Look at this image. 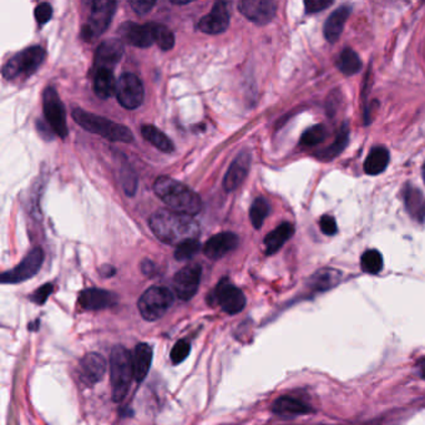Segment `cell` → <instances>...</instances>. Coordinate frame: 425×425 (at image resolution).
<instances>
[{
  "label": "cell",
  "mask_w": 425,
  "mask_h": 425,
  "mask_svg": "<svg viewBox=\"0 0 425 425\" xmlns=\"http://www.w3.org/2000/svg\"><path fill=\"white\" fill-rule=\"evenodd\" d=\"M100 272H102L104 277H112L115 274V269L112 267V266H109V264H105V266H102Z\"/></svg>",
  "instance_id": "cell-45"
},
{
  "label": "cell",
  "mask_w": 425,
  "mask_h": 425,
  "mask_svg": "<svg viewBox=\"0 0 425 425\" xmlns=\"http://www.w3.org/2000/svg\"><path fill=\"white\" fill-rule=\"evenodd\" d=\"M152 232L166 244H181L188 240H198V223L193 216L176 212L173 210H158L149 221Z\"/></svg>",
  "instance_id": "cell-1"
},
{
  "label": "cell",
  "mask_w": 425,
  "mask_h": 425,
  "mask_svg": "<svg viewBox=\"0 0 425 425\" xmlns=\"http://www.w3.org/2000/svg\"><path fill=\"white\" fill-rule=\"evenodd\" d=\"M348 142H350V127L345 122L340 127L333 144H330L328 147H326L324 150L318 152L316 156L318 157L321 161L334 160L335 157H338L342 152L345 151V147L348 146Z\"/></svg>",
  "instance_id": "cell-27"
},
{
  "label": "cell",
  "mask_w": 425,
  "mask_h": 425,
  "mask_svg": "<svg viewBox=\"0 0 425 425\" xmlns=\"http://www.w3.org/2000/svg\"><path fill=\"white\" fill-rule=\"evenodd\" d=\"M340 279H342V274L337 269H319L318 272H316L312 276V279L309 281V286L314 292H323L335 287L340 282Z\"/></svg>",
  "instance_id": "cell-28"
},
{
  "label": "cell",
  "mask_w": 425,
  "mask_h": 425,
  "mask_svg": "<svg viewBox=\"0 0 425 425\" xmlns=\"http://www.w3.org/2000/svg\"><path fill=\"white\" fill-rule=\"evenodd\" d=\"M122 188H125V193L127 195H134L136 191L137 188V180L135 173H132L131 167H122Z\"/></svg>",
  "instance_id": "cell-38"
},
{
  "label": "cell",
  "mask_w": 425,
  "mask_h": 425,
  "mask_svg": "<svg viewBox=\"0 0 425 425\" xmlns=\"http://www.w3.org/2000/svg\"><path fill=\"white\" fill-rule=\"evenodd\" d=\"M53 289H54L53 284H45L31 294V299L34 303L41 304H41L45 303L46 299L49 298V296L53 294Z\"/></svg>",
  "instance_id": "cell-40"
},
{
  "label": "cell",
  "mask_w": 425,
  "mask_h": 425,
  "mask_svg": "<svg viewBox=\"0 0 425 425\" xmlns=\"http://www.w3.org/2000/svg\"><path fill=\"white\" fill-rule=\"evenodd\" d=\"M154 191L168 208L176 212L193 216L203 208V201L198 193L168 176H160L154 183Z\"/></svg>",
  "instance_id": "cell-2"
},
{
  "label": "cell",
  "mask_w": 425,
  "mask_h": 425,
  "mask_svg": "<svg viewBox=\"0 0 425 425\" xmlns=\"http://www.w3.org/2000/svg\"><path fill=\"white\" fill-rule=\"evenodd\" d=\"M115 303L117 297L105 289H85L79 296V306L85 311H102Z\"/></svg>",
  "instance_id": "cell-20"
},
{
  "label": "cell",
  "mask_w": 425,
  "mask_h": 425,
  "mask_svg": "<svg viewBox=\"0 0 425 425\" xmlns=\"http://www.w3.org/2000/svg\"><path fill=\"white\" fill-rule=\"evenodd\" d=\"M119 34L122 41L136 48H150L155 43L152 24H137L132 21H125L119 28Z\"/></svg>",
  "instance_id": "cell-15"
},
{
  "label": "cell",
  "mask_w": 425,
  "mask_h": 425,
  "mask_svg": "<svg viewBox=\"0 0 425 425\" xmlns=\"http://www.w3.org/2000/svg\"><path fill=\"white\" fill-rule=\"evenodd\" d=\"M117 81H115L112 70L110 69H99L95 74L94 90L102 99H109L117 94Z\"/></svg>",
  "instance_id": "cell-29"
},
{
  "label": "cell",
  "mask_w": 425,
  "mask_h": 425,
  "mask_svg": "<svg viewBox=\"0 0 425 425\" xmlns=\"http://www.w3.org/2000/svg\"><path fill=\"white\" fill-rule=\"evenodd\" d=\"M44 262V251L41 248H34L28 253L26 259L16 266V269L6 271L1 274V284H16L24 282L34 277Z\"/></svg>",
  "instance_id": "cell-10"
},
{
  "label": "cell",
  "mask_w": 425,
  "mask_h": 425,
  "mask_svg": "<svg viewBox=\"0 0 425 425\" xmlns=\"http://www.w3.org/2000/svg\"><path fill=\"white\" fill-rule=\"evenodd\" d=\"M190 352H191V345L188 343V340L180 339L178 342H176V345H173V350H171V360H173V365L183 363V360L188 358Z\"/></svg>",
  "instance_id": "cell-37"
},
{
  "label": "cell",
  "mask_w": 425,
  "mask_h": 425,
  "mask_svg": "<svg viewBox=\"0 0 425 425\" xmlns=\"http://www.w3.org/2000/svg\"><path fill=\"white\" fill-rule=\"evenodd\" d=\"M389 151L384 146H375L370 150L365 161V173L370 176H375L384 173L389 163Z\"/></svg>",
  "instance_id": "cell-26"
},
{
  "label": "cell",
  "mask_w": 425,
  "mask_h": 425,
  "mask_svg": "<svg viewBox=\"0 0 425 425\" xmlns=\"http://www.w3.org/2000/svg\"><path fill=\"white\" fill-rule=\"evenodd\" d=\"M211 298L216 301L223 312L228 314L240 313L246 306V297L242 291L233 286L228 279H221L218 282L211 294Z\"/></svg>",
  "instance_id": "cell-9"
},
{
  "label": "cell",
  "mask_w": 425,
  "mask_h": 425,
  "mask_svg": "<svg viewBox=\"0 0 425 425\" xmlns=\"http://www.w3.org/2000/svg\"><path fill=\"white\" fill-rule=\"evenodd\" d=\"M228 26H230V13H228L227 3L217 1L215 3L210 14L200 19L198 28L203 33L215 36L223 33L227 29Z\"/></svg>",
  "instance_id": "cell-16"
},
{
  "label": "cell",
  "mask_w": 425,
  "mask_h": 425,
  "mask_svg": "<svg viewBox=\"0 0 425 425\" xmlns=\"http://www.w3.org/2000/svg\"><path fill=\"white\" fill-rule=\"evenodd\" d=\"M173 303V294L166 287H151L146 289L139 299V311L142 318L149 322L161 318Z\"/></svg>",
  "instance_id": "cell-6"
},
{
  "label": "cell",
  "mask_w": 425,
  "mask_h": 425,
  "mask_svg": "<svg viewBox=\"0 0 425 425\" xmlns=\"http://www.w3.org/2000/svg\"><path fill=\"white\" fill-rule=\"evenodd\" d=\"M141 134L146 141L150 142L152 146L156 147L160 151L167 152V154L173 151L175 147H173V141L157 127H152V125H144L141 127Z\"/></svg>",
  "instance_id": "cell-31"
},
{
  "label": "cell",
  "mask_w": 425,
  "mask_h": 425,
  "mask_svg": "<svg viewBox=\"0 0 425 425\" xmlns=\"http://www.w3.org/2000/svg\"><path fill=\"white\" fill-rule=\"evenodd\" d=\"M352 13V6H342L337 8L335 11L328 16V19L324 24L323 31L326 39L329 43L338 41L342 33L345 31V26Z\"/></svg>",
  "instance_id": "cell-21"
},
{
  "label": "cell",
  "mask_w": 425,
  "mask_h": 425,
  "mask_svg": "<svg viewBox=\"0 0 425 425\" xmlns=\"http://www.w3.org/2000/svg\"><path fill=\"white\" fill-rule=\"evenodd\" d=\"M272 411L277 415L294 416V415L308 414L311 411H313V409L309 407V404L304 403L303 400L284 395L274 402Z\"/></svg>",
  "instance_id": "cell-23"
},
{
  "label": "cell",
  "mask_w": 425,
  "mask_h": 425,
  "mask_svg": "<svg viewBox=\"0 0 425 425\" xmlns=\"http://www.w3.org/2000/svg\"><path fill=\"white\" fill-rule=\"evenodd\" d=\"M201 281V267L198 264H190L180 269L173 277V289L178 298L188 301L198 292Z\"/></svg>",
  "instance_id": "cell-12"
},
{
  "label": "cell",
  "mask_w": 425,
  "mask_h": 425,
  "mask_svg": "<svg viewBox=\"0 0 425 425\" xmlns=\"http://www.w3.org/2000/svg\"><path fill=\"white\" fill-rule=\"evenodd\" d=\"M333 6L332 0H307L304 3L306 6V13L307 14H314V13H319V11L327 9L329 6Z\"/></svg>",
  "instance_id": "cell-41"
},
{
  "label": "cell",
  "mask_w": 425,
  "mask_h": 425,
  "mask_svg": "<svg viewBox=\"0 0 425 425\" xmlns=\"http://www.w3.org/2000/svg\"><path fill=\"white\" fill-rule=\"evenodd\" d=\"M72 119L87 131L100 135L110 141L132 142L134 140V135L129 127L92 112H87L82 109H75L72 112Z\"/></svg>",
  "instance_id": "cell-3"
},
{
  "label": "cell",
  "mask_w": 425,
  "mask_h": 425,
  "mask_svg": "<svg viewBox=\"0 0 425 425\" xmlns=\"http://www.w3.org/2000/svg\"><path fill=\"white\" fill-rule=\"evenodd\" d=\"M122 54H124V45L122 41L117 39L102 41L95 54V70L99 69L112 70L122 59Z\"/></svg>",
  "instance_id": "cell-19"
},
{
  "label": "cell",
  "mask_w": 425,
  "mask_h": 425,
  "mask_svg": "<svg viewBox=\"0 0 425 425\" xmlns=\"http://www.w3.org/2000/svg\"><path fill=\"white\" fill-rule=\"evenodd\" d=\"M403 193H404L405 210L409 213L410 217L418 222H425L424 193H421L419 188L411 185H407Z\"/></svg>",
  "instance_id": "cell-22"
},
{
  "label": "cell",
  "mask_w": 425,
  "mask_h": 425,
  "mask_svg": "<svg viewBox=\"0 0 425 425\" xmlns=\"http://www.w3.org/2000/svg\"><path fill=\"white\" fill-rule=\"evenodd\" d=\"M152 363L151 345L147 343H140L135 347L132 353V365H134V375L136 382H142L146 378Z\"/></svg>",
  "instance_id": "cell-24"
},
{
  "label": "cell",
  "mask_w": 425,
  "mask_h": 425,
  "mask_svg": "<svg viewBox=\"0 0 425 425\" xmlns=\"http://www.w3.org/2000/svg\"><path fill=\"white\" fill-rule=\"evenodd\" d=\"M117 6V1H109V0L92 1L89 21L87 24L82 26V31H81L82 39L94 41L104 34L112 23Z\"/></svg>",
  "instance_id": "cell-7"
},
{
  "label": "cell",
  "mask_w": 425,
  "mask_h": 425,
  "mask_svg": "<svg viewBox=\"0 0 425 425\" xmlns=\"http://www.w3.org/2000/svg\"><path fill=\"white\" fill-rule=\"evenodd\" d=\"M107 360L99 353H89L80 360L79 377L81 383L92 387L104 378L107 373Z\"/></svg>",
  "instance_id": "cell-14"
},
{
  "label": "cell",
  "mask_w": 425,
  "mask_h": 425,
  "mask_svg": "<svg viewBox=\"0 0 425 425\" xmlns=\"http://www.w3.org/2000/svg\"><path fill=\"white\" fill-rule=\"evenodd\" d=\"M34 16H36V21L39 24H46L53 16V8H51L49 3H41V4L36 6Z\"/></svg>",
  "instance_id": "cell-39"
},
{
  "label": "cell",
  "mask_w": 425,
  "mask_h": 425,
  "mask_svg": "<svg viewBox=\"0 0 425 425\" xmlns=\"http://www.w3.org/2000/svg\"><path fill=\"white\" fill-rule=\"evenodd\" d=\"M249 165H251V155L246 151L241 152L233 160L223 180V188L227 193H232L242 185L244 178H247Z\"/></svg>",
  "instance_id": "cell-17"
},
{
  "label": "cell",
  "mask_w": 425,
  "mask_h": 425,
  "mask_svg": "<svg viewBox=\"0 0 425 425\" xmlns=\"http://www.w3.org/2000/svg\"><path fill=\"white\" fill-rule=\"evenodd\" d=\"M238 9L248 21L266 26L276 16L277 4L271 0H242L238 3Z\"/></svg>",
  "instance_id": "cell-13"
},
{
  "label": "cell",
  "mask_w": 425,
  "mask_h": 425,
  "mask_svg": "<svg viewBox=\"0 0 425 425\" xmlns=\"http://www.w3.org/2000/svg\"><path fill=\"white\" fill-rule=\"evenodd\" d=\"M171 3L173 6H186V4H188V1H173V0Z\"/></svg>",
  "instance_id": "cell-47"
},
{
  "label": "cell",
  "mask_w": 425,
  "mask_h": 425,
  "mask_svg": "<svg viewBox=\"0 0 425 425\" xmlns=\"http://www.w3.org/2000/svg\"><path fill=\"white\" fill-rule=\"evenodd\" d=\"M418 367H419L420 375H421V377H423V378L425 380V360H420L419 365H418Z\"/></svg>",
  "instance_id": "cell-46"
},
{
  "label": "cell",
  "mask_w": 425,
  "mask_h": 425,
  "mask_svg": "<svg viewBox=\"0 0 425 425\" xmlns=\"http://www.w3.org/2000/svg\"><path fill=\"white\" fill-rule=\"evenodd\" d=\"M423 178H424V181H425V163H424V166H423Z\"/></svg>",
  "instance_id": "cell-48"
},
{
  "label": "cell",
  "mask_w": 425,
  "mask_h": 425,
  "mask_svg": "<svg viewBox=\"0 0 425 425\" xmlns=\"http://www.w3.org/2000/svg\"><path fill=\"white\" fill-rule=\"evenodd\" d=\"M319 227H321V231H322L324 235H327V236H334V235L337 233V231H338L335 220H334V217H332V216H329V215H326V216L321 218V221H319Z\"/></svg>",
  "instance_id": "cell-42"
},
{
  "label": "cell",
  "mask_w": 425,
  "mask_h": 425,
  "mask_svg": "<svg viewBox=\"0 0 425 425\" xmlns=\"http://www.w3.org/2000/svg\"><path fill=\"white\" fill-rule=\"evenodd\" d=\"M154 39L161 50H171L175 45V36L167 26L157 23H151Z\"/></svg>",
  "instance_id": "cell-34"
},
{
  "label": "cell",
  "mask_w": 425,
  "mask_h": 425,
  "mask_svg": "<svg viewBox=\"0 0 425 425\" xmlns=\"http://www.w3.org/2000/svg\"><path fill=\"white\" fill-rule=\"evenodd\" d=\"M271 208L267 200L264 198H256L253 201L251 210H249V218L252 222L253 227L256 230H259L264 225V220L269 216Z\"/></svg>",
  "instance_id": "cell-33"
},
{
  "label": "cell",
  "mask_w": 425,
  "mask_h": 425,
  "mask_svg": "<svg viewBox=\"0 0 425 425\" xmlns=\"http://www.w3.org/2000/svg\"><path fill=\"white\" fill-rule=\"evenodd\" d=\"M156 6V1H147V0H131L130 6L139 16H146L151 11L152 8Z\"/></svg>",
  "instance_id": "cell-43"
},
{
  "label": "cell",
  "mask_w": 425,
  "mask_h": 425,
  "mask_svg": "<svg viewBox=\"0 0 425 425\" xmlns=\"http://www.w3.org/2000/svg\"><path fill=\"white\" fill-rule=\"evenodd\" d=\"M45 59V51L41 46H31L26 50L6 61L3 66V76L8 80H13L21 76H31L41 68Z\"/></svg>",
  "instance_id": "cell-5"
},
{
  "label": "cell",
  "mask_w": 425,
  "mask_h": 425,
  "mask_svg": "<svg viewBox=\"0 0 425 425\" xmlns=\"http://www.w3.org/2000/svg\"><path fill=\"white\" fill-rule=\"evenodd\" d=\"M360 266H362V269L367 274H380V271L383 269V266H384L382 253L377 251V249L365 251L363 256H362V259H360Z\"/></svg>",
  "instance_id": "cell-32"
},
{
  "label": "cell",
  "mask_w": 425,
  "mask_h": 425,
  "mask_svg": "<svg viewBox=\"0 0 425 425\" xmlns=\"http://www.w3.org/2000/svg\"><path fill=\"white\" fill-rule=\"evenodd\" d=\"M132 378H135L132 355L125 347L115 345L110 355V380L114 402H122L127 397Z\"/></svg>",
  "instance_id": "cell-4"
},
{
  "label": "cell",
  "mask_w": 425,
  "mask_h": 425,
  "mask_svg": "<svg viewBox=\"0 0 425 425\" xmlns=\"http://www.w3.org/2000/svg\"><path fill=\"white\" fill-rule=\"evenodd\" d=\"M327 129L323 124H318L314 127H309L307 131L303 132V135L301 136V141L299 144L304 147L317 146L319 144L327 139Z\"/></svg>",
  "instance_id": "cell-35"
},
{
  "label": "cell",
  "mask_w": 425,
  "mask_h": 425,
  "mask_svg": "<svg viewBox=\"0 0 425 425\" xmlns=\"http://www.w3.org/2000/svg\"><path fill=\"white\" fill-rule=\"evenodd\" d=\"M141 269L144 274L150 276V274H152V271L155 269V266H154V264L150 262V261H144L141 264Z\"/></svg>",
  "instance_id": "cell-44"
},
{
  "label": "cell",
  "mask_w": 425,
  "mask_h": 425,
  "mask_svg": "<svg viewBox=\"0 0 425 425\" xmlns=\"http://www.w3.org/2000/svg\"><path fill=\"white\" fill-rule=\"evenodd\" d=\"M117 100L122 107L129 110H134L140 107L144 100V87L142 82L135 74L125 72L117 80Z\"/></svg>",
  "instance_id": "cell-11"
},
{
  "label": "cell",
  "mask_w": 425,
  "mask_h": 425,
  "mask_svg": "<svg viewBox=\"0 0 425 425\" xmlns=\"http://www.w3.org/2000/svg\"><path fill=\"white\" fill-rule=\"evenodd\" d=\"M337 68L342 74L352 76L358 74L362 70L363 63L360 60V55L352 48H345L339 54L338 59H337Z\"/></svg>",
  "instance_id": "cell-30"
},
{
  "label": "cell",
  "mask_w": 425,
  "mask_h": 425,
  "mask_svg": "<svg viewBox=\"0 0 425 425\" xmlns=\"http://www.w3.org/2000/svg\"><path fill=\"white\" fill-rule=\"evenodd\" d=\"M201 249V243L198 240H188L186 242L178 244L175 251V259L178 261H188Z\"/></svg>",
  "instance_id": "cell-36"
},
{
  "label": "cell",
  "mask_w": 425,
  "mask_h": 425,
  "mask_svg": "<svg viewBox=\"0 0 425 425\" xmlns=\"http://www.w3.org/2000/svg\"><path fill=\"white\" fill-rule=\"evenodd\" d=\"M294 227L292 223L284 222L279 225V227L274 228L272 232H269L264 237V247L266 254H274L279 252L281 248L284 247V243L289 241V238L294 236Z\"/></svg>",
  "instance_id": "cell-25"
},
{
  "label": "cell",
  "mask_w": 425,
  "mask_h": 425,
  "mask_svg": "<svg viewBox=\"0 0 425 425\" xmlns=\"http://www.w3.org/2000/svg\"><path fill=\"white\" fill-rule=\"evenodd\" d=\"M43 109L46 122L53 132H55L61 139H65L69 132L66 124L65 107L54 87H46L43 94Z\"/></svg>",
  "instance_id": "cell-8"
},
{
  "label": "cell",
  "mask_w": 425,
  "mask_h": 425,
  "mask_svg": "<svg viewBox=\"0 0 425 425\" xmlns=\"http://www.w3.org/2000/svg\"><path fill=\"white\" fill-rule=\"evenodd\" d=\"M237 246V235L232 232L217 233L205 243L203 253L210 259H220Z\"/></svg>",
  "instance_id": "cell-18"
}]
</instances>
